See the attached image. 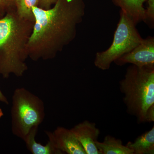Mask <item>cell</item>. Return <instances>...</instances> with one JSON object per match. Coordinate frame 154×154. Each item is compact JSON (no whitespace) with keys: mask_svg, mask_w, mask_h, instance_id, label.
Masks as SVG:
<instances>
[{"mask_svg":"<svg viewBox=\"0 0 154 154\" xmlns=\"http://www.w3.org/2000/svg\"><path fill=\"white\" fill-rule=\"evenodd\" d=\"M32 11L35 22L27 47L28 57L36 61L53 59L74 39L85 7L82 0H57L52 8L34 6Z\"/></svg>","mask_w":154,"mask_h":154,"instance_id":"6da1fadb","label":"cell"},{"mask_svg":"<svg viewBox=\"0 0 154 154\" xmlns=\"http://www.w3.org/2000/svg\"><path fill=\"white\" fill-rule=\"evenodd\" d=\"M34 21L22 19L17 11H9L0 19V75L22 77L28 69V43Z\"/></svg>","mask_w":154,"mask_h":154,"instance_id":"7a4b0ae2","label":"cell"},{"mask_svg":"<svg viewBox=\"0 0 154 154\" xmlns=\"http://www.w3.org/2000/svg\"><path fill=\"white\" fill-rule=\"evenodd\" d=\"M119 89L128 113L139 124L146 123L147 112L154 105V67L130 66L119 82Z\"/></svg>","mask_w":154,"mask_h":154,"instance_id":"3957f363","label":"cell"},{"mask_svg":"<svg viewBox=\"0 0 154 154\" xmlns=\"http://www.w3.org/2000/svg\"><path fill=\"white\" fill-rule=\"evenodd\" d=\"M45 115L44 102L38 96L24 88L14 91L11 110L14 135L24 140L32 128L43 122Z\"/></svg>","mask_w":154,"mask_h":154,"instance_id":"277c9868","label":"cell"},{"mask_svg":"<svg viewBox=\"0 0 154 154\" xmlns=\"http://www.w3.org/2000/svg\"><path fill=\"white\" fill-rule=\"evenodd\" d=\"M135 25L126 12L122 10L112 44L105 51L96 53L94 60L96 67L102 70L109 69L112 63L130 52L141 42L143 39Z\"/></svg>","mask_w":154,"mask_h":154,"instance_id":"5b68a950","label":"cell"},{"mask_svg":"<svg viewBox=\"0 0 154 154\" xmlns=\"http://www.w3.org/2000/svg\"><path fill=\"white\" fill-rule=\"evenodd\" d=\"M114 62L119 66L131 63L140 67H153L154 37L149 36L146 39H143L131 51L119 58Z\"/></svg>","mask_w":154,"mask_h":154,"instance_id":"8992f818","label":"cell"},{"mask_svg":"<svg viewBox=\"0 0 154 154\" xmlns=\"http://www.w3.org/2000/svg\"><path fill=\"white\" fill-rule=\"evenodd\" d=\"M45 133L54 147L63 154H87L70 129L59 126L53 132L45 131Z\"/></svg>","mask_w":154,"mask_h":154,"instance_id":"52a82bcc","label":"cell"},{"mask_svg":"<svg viewBox=\"0 0 154 154\" xmlns=\"http://www.w3.org/2000/svg\"><path fill=\"white\" fill-rule=\"evenodd\" d=\"M70 130L85 149L86 154H101L96 145L100 134L96 123L85 120L76 125Z\"/></svg>","mask_w":154,"mask_h":154,"instance_id":"ba28073f","label":"cell"},{"mask_svg":"<svg viewBox=\"0 0 154 154\" xmlns=\"http://www.w3.org/2000/svg\"><path fill=\"white\" fill-rule=\"evenodd\" d=\"M132 150L134 154H154V127L136 138L133 142L126 145Z\"/></svg>","mask_w":154,"mask_h":154,"instance_id":"9c48e42d","label":"cell"},{"mask_svg":"<svg viewBox=\"0 0 154 154\" xmlns=\"http://www.w3.org/2000/svg\"><path fill=\"white\" fill-rule=\"evenodd\" d=\"M96 145L101 154H134L132 150L125 146L122 141L107 135L102 142L97 141Z\"/></svg>","mask_w":154,"mask_h":154,"instance_id":"30bf717a","label":"cell"},{"mask_svg":"<svg viewBox=\"0 0 154 154\" xmlns=\"http://www.w3.org/2000/svg\"><path fill=\"white\" fill-rule=\"evenodd\" d=\"M38 128L35 127L32 128L23 140L28 150L33 154H62L54 147L49 140L45 145L36 141L35 137Z\"/></svg>","mask_w":154,"mask_h":154,"instance_id":"8fae6325","label":"cell"},{"mask_svg":"<svg viewBox=\"0 0 154 154\" xmlns=\"http://www.w3.org/2000/svg\"><path fill=\"white\" fill-rule=\"evenodd\" d=\"M146 0H118L122 10L126 12L136 24L147 19L146 11L143 4Z\"/></svg>","mask_w":154,"mask_h":154,"instance_id":"7c38bea8","label":"cell"},{"mask_svg":"<svg viewBox=\"0 0 154 154\" xmlns=\"http://www.w3.org/2000/svg\"><path fill=\"white\" fill-rule=\"evenodd\" d=\"M40 0H15L17 13L19 17L27 20L35 21L32 8L37 6Z\"/></svg>","mask_w":154,"mask_h":154,"instance_id":"4fadbf2b","label":"cell"},{"mask_svg":"<svg viewBox=\"0 0 154 154\" xmlns=\"http://www.w3.org/2000/svg\"><path fill=\"white\" fill-rule=\"evenodd\" d=\"M149 6L146 11L147 19L153 20L154 18V0H148Z\"/></svg>","mask_w":154,"mask_h":154,"instance_id":"5bb4252c","label":"cell"},{"mask_svg":"<svg viewBox=\"0 0 154 154\" xmlns=\"http://www.w3.org/2000/svg\"><path fill=\"white\" fill-rule=\"evenodd\" d=\"M154 122V105L151 107L147 112L146 115V123Z\"/></svg>","mask_w":154,"mask_h":154,"instance_id":"9a60e30c","label":"cell"},{"mask_svg":"<svg viewBox=\"0 0 154 154\" xmlns=\"http://www.w3.org/2000/svg\"><path fill=\"white\" fill-rule=\"evenodd\" d=\"M41 2L42 7V8L45 10H47L49 9L50 6L52 4V3L57 2L56 0H40Z\"/></svg>","mask_w":154,"mask_h":154,"instance_id":"2e32d148","label":"cell"},{"mask_svg":"<svg viewBox=\"0 0 154 154\" xmlns=\"http://www.w3.org/2000/svg\"><path fill=\"white\" fill-rule=\"evenodd\" d=\"M15 0H0V7L10 5L15 2Z\"/></svg>","mask_w":154,"mask_h":154,"instance_id":"e0dca14e","label":"cell"},{"mask_svg":"<svg viewBox=\"0 0 154 154\" xmlns=\"http://www.w3.org/2000/svg\"><path fill=\"white\" fill-rule=\"evenodd\" d=\"M0 102L5 103V104H7V105H8L9 104V102L8 99L6 98V96L3 94L1 90H0Z\"/></svg>","mask_w":154,"mask_h":154,"instance_id":"ac0fdd59","label":"cell"},{"mask_svg":"<svg viewBox=\"0 0 154 154\" xmlns=\"http://www.w3.org/2000/svg\"><path fill=\"white\" fill-rule=\"evenodd\" d=\"M4 116V113H3L2 110L1 108H0V119Z\"/></svg>","mask_w":154,"mask_h":154,"instance_id":"d6986e66","label":"cell"}]
</instances>
